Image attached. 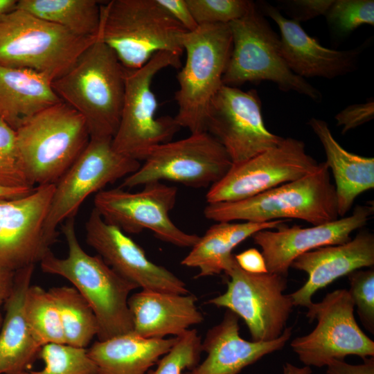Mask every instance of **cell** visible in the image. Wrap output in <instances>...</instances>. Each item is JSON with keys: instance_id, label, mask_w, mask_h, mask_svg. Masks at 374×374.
Here are the masks:
<instances>
[{"instance_id": "6da1fadb", "label": "cell", "mask_w": 374, "mask_h": 374, "mask_svg": "<svg viewBox=\"0 0 374 374\" xmlns=\"http://www.w3.org/2000/svg\"><path fill=\"white\" fill-rule=\"evenodd\" d=\"M61 229L67 256L58 258L51 250L39 262L42 270L66 278L85 299L97 319L99 341L132 332L128 299L139 287L116 272L100 256L84 251L77 238L75 217L66 220Z\"/></svg>"}, {"instance_id": "7a4b0ae2", "label": "cell", "mask_w": 374, "mask_h": 374, "mask_svg": "<svg viewBox=\"0 0 374 374\" xmlns=\"http://www.w3.org/2000/svg\"><path fill=\"white\" fill-rule=\"evenodd\" d=\"M51 84L82 116L90 139H113L123 105L125 68L109 47L97 39Z\"/></svg>"}, {"instance_id": "3957f363", "label": "cell", "mask_w": 374, "mask_h": 374, "mask_svg": "<svg viewBox=\"0 0 374 374\" xmlns=\"http://www.w3.org/2000/svg\"><path fill=\"white\" fill-rule=\"evenodd\" d=\"M186 32L157 0L101 1L97 39L125 69H139L159 52L181 57Z\"/></svg>"}, {"instance_id": "277c9868", "label": "cell", "mask_w": 374, "mask_h": 374, "mask_svg": "<svg viewBox=\"0 0 374 374\" xmlns=\"http://www.w3.org/2000/svg\"><path fill=\"white\" fill-rule=\"evenodd\" d=\"M204 215L216 222L298 219L312 225L339 217L335 188L325 162L312 174L249 198L208 204Z\"/></svg>"}, {"instance_id": "5b68a950", "label": "cell", "mask_w": 374, "mask_h": 374, "mask_svg": "<svg viewBox=\"0 0 374 374\" xmlns=\"http://www.w3.org/2000/svg\"><path fill=\"white\" fill-rule=\"evenodd\" d=\"M15 132L19 156L33 186L55 184L90 140L82 116L62 101L35 114Z\"/></svg>"}, {"instance_id": "8992f818", "label": "cell", "mask_w": 374, "mask_h": 374, "mask_svg": "<svg viewBox=\"0 0 374 374\" xmlns=\"http://www.w3.org/2000/svg\"><path fill=\"white\" fill-rule=\"evenodd\" d=\"M186 59L177 74L179 88L175 98L178 112L174 117L190 134L206 132L210 103L223 85L231 50L229 24L199 26L182 39Z\"/></svg>"}, {"instance_id": "52a82bcc", "label": "cell", "mask_w": 374, "mask_h": 374, "mask_svg": "<svg viewBox=\"0 0 374 374\" xmlns=\"http://www.w3.org/2000/svg\"><path fill=\"white\" fill-rule=\"evenodd\" d=\"M96 39L15 8L0 15V65L29 69L53 81Z\"/></svg>"}, {"instance_id": "ba28073f", "label": "cell", "mask_w": 374, "mask_h": 374, "mask_svg": "<svg viewBox=\"0 0 374 374\" xmlns=\"http://www.w3.org/2000/svg\"><path fill=\"white\" fill-rule=\"evenodd\" d=\"M229 26L232 50L223 84L237 87L246 82L271 81L283 91H295L321 101V92L288 67L281 54L280 37L255 3Z\"/></svg>"}, {"instance_id": "9c48e42d", "label": "cell", "mask_w": 374, "mask_h": 374, "mask_svg": "<svg viewBox=\"0 0 374 374\" xmlns=\"http://www.w3.org/2000/svg\"><path fill=\"white\" fill-rule=\"evenodd\" d=\"M181 67L180 56L159 52L143 66L125 69V94L120 123L112 139L118 153L143 161L152 148L170 141L179 130L174 117L155 116L157 101L151 85L154 77L167 67Z\"/></svg>"}, {"instance_id": "30bf717a", "label": "cell", "mask_w": 374, "mask_h": 374, "mask_svg": "<svg viewBox=\"0 0 374 374\" xmlns=\"http://www.w3.org/2000/svg\"><path fill=\"white\" fill-rule=\"evenodd\" d=\"M144 161L124 178L121 188L168 181L192 188L211 187L232 166L224 147L207 132L159 144L148 151Z\"/></svg>"}, {"instance_id": "8fae6325", "label": "cell", "mask_w": 374, "mask_h": 374, "mask_svg": "<svg viewBox=\"0 0 374 374\" xmlns=\"http://www.w3.org/2000/svg\"><path fill=\"white\" fill-rule=\"evenodd\" d=\"M140 161L117 152L112 139H90L85 149L55 184L44 233L52 245L57 226L75 217L83 202L109 184L136 172Z\"/></svg>"}, {"instance_id": "7c38bea8", "label": "cell", "mask_w": 374, "mask_h": 374, "mask_svg": "<svg viewBox=\"0 0 374 374\" xmlns=\"http://www.w3.org/2000/svg\"><path fill=\"white\" fill-rule=\"evenodd\" d=\"M229 276L226 290L208 300L209 304L235 314L245 322L253 341L278 338L286 328L293 310L286 277L271 274H251L242 269L235 259L224 271Z\"/></svg>"}, {"instance_id": "4fadbf2b", "label": "cell", "mask_w": 374, "mask_h": 374, "mask_svg": "<svg viewBox=\"0 0 374 374\" xmlns=\"http://www.w3.org/2000/svg\"><path fill=\"white\" fill-rule=\"evenodd\" d=\"M354 307L348 291L340 289L308 308L306 317L310 322L316 319L317 325L310 333L290 344L304 365L319 368L348 355H357L363 360L374 357V341L358 326Z\"/></svg>"}, {"instance_id": "5bb4252c", "label": "cell", "mask_w": 374, "mask_h": 374, "mask_svg": "<svg viewBox=\"0 0 374 374\" xmlns=\"http://www.w3.org/2000/svg\"><path fill=\"white\" fill-rule=\"evenodd\" d=\"M177 193V187L159 181L147 184L135 193L121 187L102 190L95 195L94 208L105 222L125 233L148 229L165 242L191 248L200 236L181 230L170 217Z\"/></svg>"}, {"instance_id": "9a60e30c", "label": "cell", "mask_w": 374, "mask_h": 374, "mask_svg": "<svg viewBox=\"0 0 374 374\" xmlns=\"http://www.w3.org/2000/svg\"><path fill=\"white\" fill-rule=\"evenodd\" d=\"M305 150L304 142L284 138L277 146L238 164L208 189V204L249 198L315 172L319 166Z\"/></svg>"}, {"instance_id": "2e32d148", "label": "cell", "mask_w": 374, "mask_h": 374, "mask_svg": "<svg viewBox=\"0 0 374 374\" xmlns=\"http://www.w3.org/2000/svg\"><path fill=\"white\" fill-rule=\"evenodd\" d=\"M206 132L224 147L232 164L273 148L284 139L267 129L256 89L242 91L224 84L210 103Z\"/></svg>"}, {"instance_id": "e0dca14e", "label": "cell", "mask_w": 374, "mask_h": 374, "mask_svg": "<svg viewBox=\"0 0 374 374\" xmlns=\"http://www.w3.org/2000/svg\"><path fill=\"white\" fill-rule=\"evenodd\" d=\"M55 184L28 195L0 198V270L16 272L35 265L51 251L44 233Z\"/></svg>"}, {"instance_id": "ac0fdd59", "label": "cell", "mask_w": 374, "mask_h": 374, "mask_svg": "<svg viewBox=\"0 0 374 374\" xmlns=\"http://www.w3.org/2000/svg\"><path fill=\"white\" fill-rule=\"evenodd\" d=\"M86 240L116 272L142 290L189 293L185 283L152 262L144 250L118 227L105 222L93 208L85 224Z\"/></svg>"}, {"instance_id": "d6986e66", "label": "cell", "mask_w": 374, "mask_h": 374, "mask_svg": "<svg viewBox=\"0 0 374 374\" xmlns=\"http://www.w3.org/2000/svg\"><path fill=\"white\" fill-rule=\"evenodd\" d=\"M373 204L357 205L347 217L310 227L281 226L254 233V244L262 249L267 271L287 277L292 262L301 254L319 247L346 243L352 233L367 224L373 214Z\"/></svg>"}, {"instance_id": "ffe728a7", "label": "cell", "mask_w": 374, "mask_h": 374, "mask_svg": "<svg viewBox=\"0 0 374 374\" xmlns=\"http://www.w3.org/2000/svg\"><path fill=\"white\" fill-rule=\"evenodd\" d=\"M258 8L278 25L281 54L296 75L304 79H332L355 69L359 50L337 51L324 47L309 35L299 22L285 17L276 7L261 2Z\"/></svg>"}, {"instance_id": "44dd1931", "label": "cell", "mask_w": 374, "mask_h": 374, "mask_svg": "<svg viewBox=\"0 0 374 374\" xmlns=\"http://www.w3.org/2000/svg\"><path fill=\"white\" fill-rule=\"evenodd\" d=\"M374 265V235L363 231L348 242L317 248L298 256L291 267L308 274L304 285L290 294L294 306L307 308L312 296L337 278Z\"/></svg>"}, {"instance_id": "7402d4cb", "label": "cell", "mask_w": 374, "mask_h": 374, "mask_svg": "<svg viewBox=\"0 0 374 374\" xmlns=\"http://www.w3.org/2000/svg\"><path fill=\"white\" fill-rule=\"evenodd\" d=\"M292 327L269 341H247L240 335L239 317L226 310L222 321L211 328L202 341L204 360L184 374H239L262 357L282 349L290 339Z\"/></svg>"}, {"instance_id": "603a6c76", "label": "cell", "mask_w": 374, "mask_h": 374, "mask_svg": "<svg viewBox=\"0 0 374 374\" xmlns=\"http://www.w3.org/2000/svg\"><path fill=\"white\" fill-rule=\"evenodd\" d=\"M196 301L197 298L189 293L142 290L128 299L132 332L145 338L177 337L203 321Z\"/></svg>"}, {"instance_id": "cb8c5ba5", "label": "cell", "mask_w": 374, "mask_h": 374, "mask_svg": "<svg viewBox=\"0 0 374 374\" xmlns=\"http://www.w3.org/2000/svg\"><path fill=\"white\" fill-rule=\"evenodd\" d=\"M34 267L15 272L12 292L4 304L5 315L0 328V374H22L42 348L31 332L24 308Z\"/></svg>"}, {"instance_id": "d4e9b609", "label": "cell", "mask_w": 374, "mask_h": 374, "mask_svg": "<svg viewBox=\"0 0 374 374\" xmlns=\"http://www.w3.org/2000/svg\"><path fill=\"white\" fill-rule=\"evenodd\" d=\"M308 124L323 147L325 163L335 181L338 215L344 217L360 194L374 188V159L345 150L334 138L326 121L312 118Z\"/></svg>"}, {"instance_id": "484cf974", "label": "cell", "mask_w": 374, "mask_h": 374, "mask_svg": "<svg viewBox=\"0 0 374 374\" xmlns=\"http://www.w3.org/2000/svg\"><path fill=\"white\" fill-rule=\"evenodd\" d=\"M176 341L145 338L130 332L94 342L87 353L98 374H146Z\"/></svg>"}, {"instance_id": "4316f807", "label": "cell", "mask_w": 374, "mask_h": 374, "mask_svg": "<svg viewBox=\"0 0 374 374\" xmlns=\"http://www.w3.org/2000/svg\"><path fill=\"white\" fill-rule=\"evenodd\" d=\"M51 83L35 71L0 65V118L16 130L35 114L61 102Z\"/></svg>"}, {"instance_id": "83f0119b", "label": "cell", "mask_w": 374, "mask_h": 374, "mask_svg": "<svg viewBox=\"0 0 374 374\" xmlns=\"http://www.w3.org/2000/svg\"><path fill=\"white\" fill-rule=\"evenodd\" d=\"M278 220L266 222H220L199 237L181 264L199 269L197 278L219 274L230 266L235 257L233 249L258 231L278 229L286 222Z\"/></svg>"}, {"instance_id": "f1b7e54d", "label": "cell", "mask_w": 374, "mask_h": 374, "mask_svg": "<svg viewBox=\"0 0 374 374\" xmlns=\"http://www.w3.org/2000/svg\"><path fill=\"white\" fill-rule=\"evenodd\" d=\"M100 3L96 0H19L15 8L76 35L97 38Z\"/></svg>"}, {"instance_id": "f546056e", "label": "cell", "mask_w": 374, "mask_h": 374, "mask_svg": "<svg viewBox=\"0 0 374 374\" xmlns=\"http://www.w3.org/2000/svg\"><path fill=\"white\" fill-rule=\"evenodd\" d=\"M48 292L59 311L65 344L86 348L98 332L92 308L74 287H54Z\"/></svg>"}, {"instance_id": "4dcf8cb0", "label": "cell", "mask_w": 374, "mask_h": 374, "mask_svg": "<svg viewBox=\"0 0 374 374\" xmlns=\"http://www.w3.org/2000/svg\"><path fill=\"white\" fill-rule=\"evenodd\" d=\"M27 322L41 347L48 344H65L57 307L48 291L30 285L24 300Z\"/></svg>"}, {"instance_id": "1f68e13d", "label": "cell", "mask_w": 374, "mask_h": 374, "mask_svg": "<svg viewBox=\"0 0 374 374\" xmlns=\"http://www.w3.org/2000/svg\"><path fill=\"white\" fill-rule=\"evenodd\" d=\"M38 356L44 362V368L22 374H98L87 348L66 344H48L40 348Z\"/></svg>"}, {"instance_id": "d6a6232c", "label": "cell", "mask_w": 374, "mask_h": 374, "mask_svg": "<svg viewBox=\"0 0 374 374\" xmlns=\"http://www.w3.org/2000/svg\"><path fill=\"white\" fill-rule=\"evenodd\" d=\"M202 352L201 337L197 330L189 329L176 337L170 350L146 374H184L199 363Z\"/></svg>"}, {"instance_id": "836d02e7", "label": "cell", "mask_w": 374, "mask_h": 374, "mask_svg": "<svg viewBox=\"0 0 374 374\" xmlns=\"http://www.w3.org/2000/svg\"><path fill=\"white\" fill-rule=\"evenodd\" d=\"M325 16L335 33L346 36L362 25H374V1L333 0Z\"/></svg>"}, {"instance_id": "e575fe53", "label": "cell", "mask_w": 374, "mask_h": 374, "mask_svg": "<svg viewBox=\"0 0 374 374\" xmlns=\"http://www.w3.org/2000/svg\"><path fill=\"white\" fill-rule=\"evenodd\" d=\"M0 186L12 188H34L19 156L16 132L1 118Z\"/></svg>"}, {"instance_id": "d590c367", "label": "cell", "mask_w": 374, "mask_h": 374, "mask_svg": "<svg viewBox=\"0 0 374 374\" xmlns=\"http://www.w3.org/2000/svg\"><path fill=\"white\" fill-rule=\"evenodd\" d=\"M198 26L229 24L243 17L253 1L247 0H186Z\"/></svg>"}, {"instance_id": "8d00e7d4", "label": "cell", "mask_w": 374, "mask_h": 374, "mask_svg": "<svg viewBox=\"0 0 374 374\" xmlns=\"http://www.w3.org/2000/svg\"><path fill=\"white\" fill-rule=\"evenodd\" d=\"M348 291L364 326L374 333V269H361L347 275Z\"/></svg>"}, {"instance_id": "74e56055", "label": "cell", "mask_w": 374, "mask_h": 374, "mask_svg": "<svg viewBox=\"0 0 374 374\" xmlns=\"http://www.w3.org/2000/svg\"><path fill=\"white\" fill-rule=\"evenodd\" d=\"M374 116V102L351 105L335 116L337 125L342 127V134L372 120Z\"/></svg>"}, {"instance_id": "f35d334b", "label": "cell", "mask_w": 374, "mask_h": 374, "mask_svg": "<svg viewBox=\"0 0 374 374\" xmlns=\"http://www.w3.org/2000/svg\"><path fill=\"white\" fill-rule=\"evenodd\" d=\"M281 2L293 17L292 19L300 23L321 15H325L333 0H292Z\"/></svg>"}, {"instance_id": "ab89813d", "label": "cell", "mask_w": 374, "mask_h": 374, "mask_svg": "<svg viewBox=\"0 0 374 374\" xmlns=\"http://www.w3.org/2000/svg\"><path fill=\"white\" fill-rule=\"evenodd\" d=\"M179 24L188 32L195 30L196 23L186 0H157Z\"/></svg>"}, {"instance_id": "60d3db41", "label": "cell", "mask_w": 374, "mask_h": 374, "mask_svg": "<svg viewBox=\"0 0 374 374\" xmlns=\"http://www.w3.org/2000/svg\"><path fill=\"white\" fill-rule=\"evenodd\" d=\"M238 266L244 271L251 274L267 273L265 258L260 251L250 248L234 255Z\"/></svg>"}, {"instance_id": "b9f144b4", "label": "cell", "mask_w": 374, "mask_h": 374, "mask_svg": "<svg viewBox=\"0 0 374 374\" xmlns=\"http://www.w3.org/2000/svg\"><path fill=\"white\" fill-rule=\"evenodd\" d=\"M361 364L353 365L344 359H333L327 365V374H374V357H368Z\"/></svg>"}, {"instance_id": "7bdbcfd3", "label": "cell", "mask_w": 374, "mask_h": 374, "mask_svg": "<svg viewBox=\"0 0 374 374\" xmlns=\"http://www.w3.org/2000/svg\"><path fill=\"white\" fill-rule=\"evenodd\" d=\"M15 276V272L0 270V328L3 319L1 310L12 292Z\"/></svg>"}, {"instance_id": "ee69618b", "label": "cell", "mask_w": 374, "mask_h": 374, "mask_svg": "<svg viewBox=\"0 0 374 374\" xmlns=\"http://www.w3.org/2000/svg\"><path fill=\"white\" fill-rule=\"evenodd\" d=\"M35 188H12L0 186V198L11 199L23 197L30 193Z\"/></svg>"}, {"instance_id": "f6af8a7d", "label": "cell", "mask_w": 374, "mask_h": 374, "mask_svg": "<svg viewBox=\"0 0 374 374\" xmlns=\"http://www.w3.org/2000/svg\"><path fill=\"white\" fill-rule=\"evenodd\" d=\"M312 371L309 366L301 368L286 363L283 366V374H311Z\"/></svg>"}, {"instance_id": "bcb514c9", "label": "cell", "mask_w": 374, "mask_h": 374, "mask_svg": "<svg viewBox=\"0 0 374 374\" xmlns=\"http://www.w3.org/2000/svg\"><path fill=\"white\" fill-rule=\"evenodd\" d=\"M17 1L15 0H0V15L15 9Z\"/></svg>"}]
</instances>
